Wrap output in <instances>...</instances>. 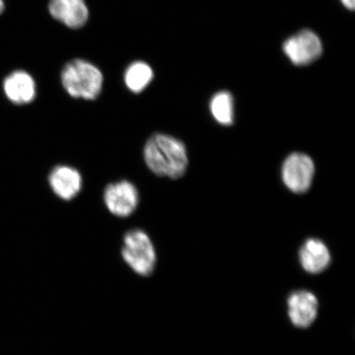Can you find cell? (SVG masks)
I'll return each instance as SVG.
<instances>
[{
    "label": "cell",
    "mask_w": 355,
    "mask_h": 355,
    "mask_svg": "<svg viewBox=\"0 0 355 355\" xmlns=\"http://www.w3.org/2000/svg\"><path fill=\"white\" fill-rule=\"evenodd\" d=\"M4 8H6V6H4L3 0H0V15L3 12Z\"/></svg>",
    "instance_id": "9a60e30c"
},
{
    "label": "cell",
    "mask_w": 355,
    "mask_h": 355,
    "mask_svg": "<svg viewBox=\"0 0 355 355\" xmlns=\"http://www.w3.org/2000/svg\"><path fill=\"white\" fill-rule=\"evenodd\" d=\"M211 112L222 125H232L234 122V98L228 92H220L212 97Z\"/></svg>",
    "instance_id": "4fadbf2b"
},
{
    "label": "cell",
    "mask_w": 355,
    "mask_h": 355,
    "mask_svg": "<svg viewBox=\"0 0 355 355\" xmlns=\"http://www.w3.org/2000/svg\"><path fill=\"white\" fill-rule=\"evenodd\" d=\"M101 71L87 60H71L61 72V83L65 91L73 98L96 100L103 87Z\"/></svg>",
    "instance_id": "7a4b0ae2"
},
{
    "label": "cell",
    "mask_w": 355,
    "mask_h": 355,
    "mask_svg": "<svg viewBox=\"0 0 355 355\" xmlns=\"http://www.w3.org/2000/svg\"><path fill=\"white\" fill-rule=\"evenodd\" d=\"M341 3L348 10L354 11L355 8V0H340Z\"/></svg>",
    "instance_id": "5bb4252c"
},
{
    "label": "cell",
    "mask_w": 355,
    "mask_h": 355,
    "mask_svg": "<svg viewBox=\"0 0 355 355\" xmlns=\"http://www.w3.org/2000/svg\"><path fill=\"white\" fill-rule=\"evenodd\" d=\"M122 257L125 263L141 277H149L157 265V252L152 239L144 230L128 232L123 238Z\"/></svg>",
    "instance_id": "3957f363"
},
{
    "label": "cell",
    "mask_w": 355,
    "mask_h": 355,
    "mask_svg": "<svg viewBox=\"0 0 355 355\" xmlns=\"http://www.w3.org/2000/svg\"><path fill=\"white\" fill-rule=\"evenodd\" d=\"M3 91L13 104L21 105L33 102L37 94L35 80L25 71L17 70L4 79Z\"/></svg>",
    "instance_id": "30bf717a"
},
{
    "label": "cell",
    "mask_w": 355,
    "mask_h": 355,
    "mask_svg": "<svg viewBox=\"0 0 355 355\" xmlns=\"http://www.w3.org/2000/svg\"><path fill=\"white\" fill-rule=\"evenodd\" d=\"M283 51L293 64L305 66L313 63L322 56L323 46L316 33L304 29L291 35L284 42Z\"/></svg>",
    "instance_id": "277c9868"
},
{
    "label": "cell",
    "mask_w": 355,
    "mask_h": 355,
    "mask_svg": "<svg viewBox=\"0 0 355 355\" xmlns=\"http://www.w3.org/2000/svg\"><path fill=\"white\" fill-rule=\"evenodd\" d=\"M288 313L291 321L296 327L307 328L317 318L318 301L313 293L300 291L288 297Z\"/></svg>",
    "instance_id": "52a82bcc"
},
{
    "label": "cell",
    "mask_w": 355,
    "mask_h": 355,
    "mask_svg": "<svg viewBox=\"0 0 355 355\" xmlns=\"http://www.w3.org/2000/svg\"><path fill=\"white\" fill-rule=\"evenodd\" d=\"M104 201L111 214L125 218L130 216L139 206V191L130 181L116 182L105 188Z\"/></svg>",
    "instance_id": "8992f818"
},
{
    "label": "cell",
    "mask_w": 355,
    "mask_h": 355,
    "mask_svg": "<svg viewBox=\"0 0 355 355\" xmlns=\"http://www.w3.org/2000/svg\"><path fill=\"white\" fill-rule=\"evenodd\" d=\"M300 261L306 272H322L331 263L330 251L326 244L318 239H309L300 250Z\"/></svg>",
    "instance_id": "8fae6325"
},
{
    "label": "cell",
    "mask_w": 355,
    "mask_h": 355,
    "mask_svg": "<svg viewBox=\"0 0 355 355\" xmlns=\"http://www.w3.org/2000/svg\"><path fill=\"white\" fill-rule=\"evenodd\" d=\"M146 166L154 174L172 180L184 176L189 166L187 150L175 137L155 133L144 146Z\"/></svg>",
    "instance_id": "6da1fadb"
},
{
    "label": "cell",
    "mask_w": 355,
    "mask_h": 355,
    "mask_svg": "<svg viewBox=\"0 0 355 355\" xmlns=\"http://www.w3.org/2000/svg\"><path fill=\"white\" fill-rule=\"evenodd\" d=\"M49 184L58 197L64 201H70L77 197L81 191L83 180L76 168L58 166L53 168L49 175Z\"/></svg>",
    "instance_id": "9c48e42d"
},
{
    "label": "cell",
    "mask_w": 355,
    "mask_h": 355,
    "mask_svg": "<svg viewBox=\"0 0 355 355\" xmlns=\"http://www.w3.org/2000/svg\"><path fill=\"white\" fill-rule=\"evenodd\" d=\"M49 12L55 20L72 29L82 28L89 19L85 0H50Z\"/></svg>",
    "instance_id": "ba28073f"
},
{
    "label": "cell",
    "mask_w": 355,
    "mask_h": 355,
    "mask_svg": "<svg viewBox=\"0 0 355 355\" xmlns=\"http://www.w3.org/2000/svg\"><path fill=\"white\" fill-rule=\"evenodd\" d=\"M314 171V163L309 155L293 153L284 162L282 179L293 193H304L312 184Z\"/></svg>",
    "instance_id": "5b68a950"
},
{
    "label": "cell",
    "mask_w": 355,
    "mask_h": 355,
    "mask_svg": "<svg viewBox=\"0 0 355 355\" xmlns=\"http://www.w3.org/2000/svg\"><path fill=\"white\" fill-rule=\"evenodd\" d=\"M153 77L152 67L144 61H135L126 69L124 83L128 90L139 94L152 83Z\"/></svg>",
    "instance_id": "7c38bea8"
}]
</instances>
